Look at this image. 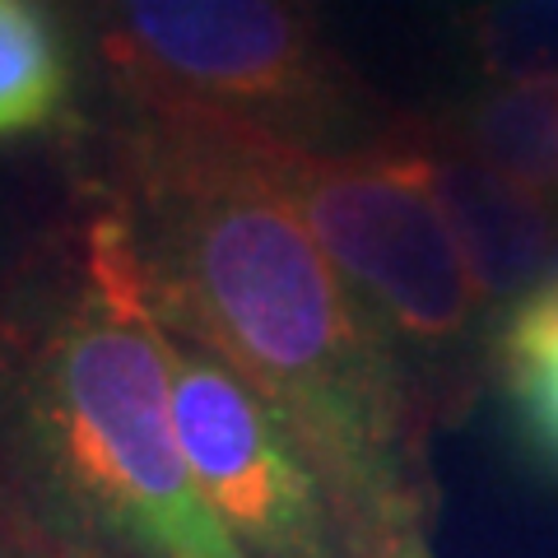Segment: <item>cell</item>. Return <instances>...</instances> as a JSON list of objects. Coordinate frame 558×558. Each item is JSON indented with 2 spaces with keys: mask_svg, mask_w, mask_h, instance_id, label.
<instances>
[{
  "mask_svg": "<svg viewBox=\"0 0 558 558\" xmlns=\"http://www.w3.org/2000/svg\"><path fill=\"white\" fill-rule=\"evenodd\" d=\"M20 442L51 498L131 558H242L191 484L172 428L168 330L121 215L84 233L80 266L14 368Z\"/></svg>",
  "mask_w": 558,
  "mask_h": 558,
  "instance_id": "cell-2",
  "label": "cell"
},
{
  "mask_svg": "<svg viewBox=\"0 0 558 558\" xmlns=\"http://www.w3.org/2000/svg\"><path fill=\"white\" fill-rule=\"evenodd\" d=\"M70 94V61L43 0H0V140L57 121Z\"/></svg>",
  "mask_w": 558,
  "mask_h": 558,
  "instance_id": "cell-9",
  "label": "cell"
},
{
  "mask_svg": "<svg viewBox=\"0 0 558 558\" xmlns=\"http://www.w3.org/2000/svg\"><path fill=\"white\" fill-rule=\"evenodd\" d=\"M451 47L480 89L558 80V0H465L451 14Z\"/></svg>",
  "mask_w": 558,
  "mask_h": 558,
  "instance_id": "cell-8",
  "label": "cell"
},
{
  "mask_svg": "<svg viewBox=\"0 0 558 558\" xmlns=\"http://www.w3.org/2000/svg\"><path fill=\"white\" fill-rule=\"evenodd\" d=\"M488 349H494V363L502 373L558 359V252L549 260V270L494 322Z\"/></svg>",
  "mask_w": 558,
  "mask_h": 558,
  "instance_id": "cell-10",
  "label": "cell"
},
{
  "mask_svg": "<svg viewBox=\"0 0 558 558\" xmlns=\"http://www.w3.org/2000/svg\"><path fill=\"white\" fill-rule=\"evenodd\" d=\"M405 145L414 149L418 178L433 191L470 275H475L488 317L498 322L549 270L558 252V205L508 182L433 126H414Z\"/></svg>",
  "mask_w": 558,
  "mask_h": 558,
  "instance_id": "cell-6",
  "label": "cell"
},
{
  "mask_svg": "<svg viewBox=\"0 0 558 558\" xmlns=\"http://www.w3.org/2000/svg\"><path fill=\"white\" fill-rule=\"evenodd\" d=\"M405 558H424V549H410V554H405Z\"/></svg>",
  "mask_w": 558,
  "mask_h": 558,
  "instance_id": "cell-12",
  "label": "cell"
},
{
  "mask_svg": "<svg viewBox=\"0 0 558 558\" xmlns=\"http://www.w3.org/2000/svg\"><path fill=\"white\" fill-rule=\"evenodd\" d=\"M502 381H508V400L517 410L521 433L531 438L539 457H549L558 465V359L512 368L502 373Z\"/></svg>",
  "mask_w": 558,
  "mask_h": 558,
  "instance_id": "cell-11",
  "label": "cell"
},
{
  "mask_svg": "<svg viewBox=\"0 0 558 558\" xmlns=\"http://www.w3.org/2000/svg\"><path fill=\"white\" fill-rule=\"evenodd\" d=\"M126 229L168 330L205 344L307 447L381 558H405L433 405L242 140L135 117Z\"/></svg>",
  "mask_w": 558,
  "mask_h": 558,
  "instance_id": "cell-1",
  "label": "cell"
},
{
  "mask_svg": "<svg viewBox=\"0 0 558 558\" xmlns=\"http://www.w3.org/2000/svg\"><path fill=\"white\" fill-rule=\"evenodd\" d=\"M451 145L475 154L480 163L526 186L531 196L558 205V80L488 84L438 126Z\"/></svg>",
  "mask_w": 558,
  "mask_h": 558,
  "instance_id": "cell-7",
  "label": "cell"
},
{
  "mask_svg": "<svg viewBox=\"0 0 558 558\" xmlns=\"http://www.w3.org/2000/svg\"><path fill=\"white\" fill-rule=\"evenodd\" d=\"M168 381L191 484L242 558H368L307 447L229 363L168 330Z\"/></svg>",
  "mask_w": 558,
  "mask_h": 558,
  "instance_id": "cell-5",
  "label": "cell"
},
{
  "mask_svg": "<svg viewBox=\"0 0 558 558\" xmlns=\"http://www.w3.org/2000/svg\"><path fill=\"white\" fill-rule=\"evenodd\" d=\"M242 145L405 354L428 400L480 354L484 340H494L488 303L418 178L405 126L391 145L354 154H303L252 140Z\"/></svg>",
  "mask_w": 558,
  "mask_h": 558,
  "instance_id": "cell-4",
  "label": "cell"
},
{
  "mask_svg": "<svg viewBox=\"0 0 558 558\" xmlns=\"http://www.w3.org/2000/svg\"><path fill=\"white\" fill-rule=\"evenodd\" d=\"M112 80L140 117L252 145L354 154L396 121L330 47L312 0H94Z\"/></svg>",
  "mask_w": 558,
  "mask_h": 558,
  "instance_id": "cell-3",
  "label": "cell"
}]
</instances>
